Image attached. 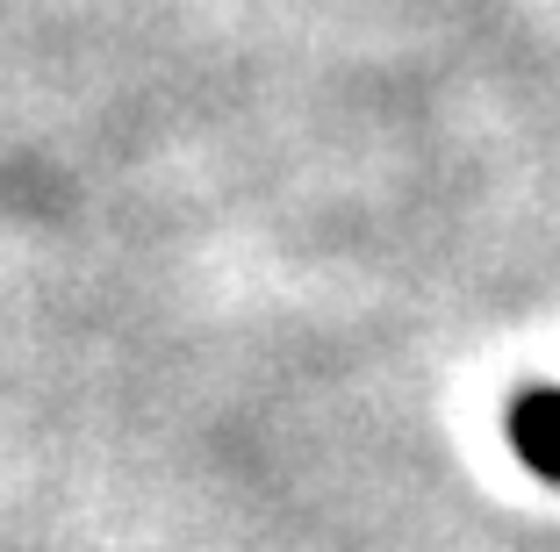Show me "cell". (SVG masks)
Listing matches in <instances>:
<instances>
[{"label":"cell","instance_id":"6da1fadb","mask_svg":"<svg viewBox=\"0 0 560 552\" xmlns=\"http://www.w3.org/2000/svg\"><path fill=\"white\" fill-rule=\"evenodd\" d=\"M525 445H532V453H560V388L553 395H539V402H532L525 409Z\"/></svg>","mask_w":560,"mask_h":552}]
</instances>
